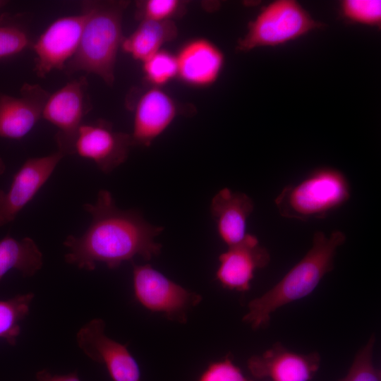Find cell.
Instances as JSON below:
<instances>
[{"mask_svg":"<svg viewBox=\"0 0 381 381\" xmlns=\"http://www.w3.org/2000/svg\"><path fill=\"white\" fill-rule=\"evenodd\" d=\"M228 247L219 257L216 277L224 288L246 291L250 288L256 270L269 264L270 255L260 246L257 237L250 234H246L240 242Z\"/></svg>","mask_w":381,"mask_h":381,"instance_id":"12","label":"cell"},{"mask_svg":"<svg viewBox=\"0 0 381 381\" xmlns=\"http://www.w3.org/2000/svg\"><path fill=\"white\" fill-rule=\"evenodd\" d=\"M64 155L59 151L28 159L7 192L0 189V226L13 222L49 180Z\"/></svg>","mask_w":381,"mask_h":381,"instance_id":"11","label":"cell"},{"mask_svg":"<svg viewBox=\"0 0 381 381\" xmlns=\"http://www.w3.org/2000/svg\"><path fill=\"white\" fill-rule=\"evenodd\" d=\"M104 328L100 318L85 324L76 334L80 349L93 361L104 364L113 381H141L138 364L126 345L108 337Z\"/></svg>","mask_w":381,"mask_h":381,"instance_id":"10","label":"cell"},{"mask_svg":"<svg viewBox=\"0 0 381 381\" xmlns=\"http://www.w3.org/2000/svg\"><path fill=\"white\" fill-rule=\"evenodd\" d=\"M86 13L59 18L51 23L32 44L35 54L34 71L45 78L53 70H64L76 52Z\"/></svg>","mask_w":381,"mask_h":381,"instance_id":"8","label":"cell"},{"mask_svg":"<svg viewBox=\"0 0 381 381\" xmlns=\"http://www.w3.org/2000/svg\"><path fill=\"white\" fill-rule=\"evenodd\" d=\"M322 26L297 1H274L262 8L249 22L246 35L237 42L236 49L246 52L283 45Z\"/></svg>","mask_w":381,"mask_h":381,"instance_id":"5","label":"cell"},{"mask_svg":"<svg viewBox=\"0 0 381 381\" xmlns=\"http://www.w3.org/2000/svg\"><path fill=\"white\" fill-rule=\"evenodd\" d=\"M6 1L0 0V8L6 4Z\"/></svg>","mask_w":381,"mask_h":381,"instance_id":"29","label":"cell"},{"mask_svg":"<svg viewBox=\"0 0 381 381\" xmlns=\"http://www.w3.org/2000/svg\"><path fill=\"white\" fill-rule=\"evenodd\" d=\"M320 365V356L317 352L298 353L280 343L248 361V368L254 377L272 381H309Z\"/></svg>","mask_w":381,"mask_h":381,"instance_id":"13","label":"cell"},{"mask_svg":"<svg viewBox=\"0 0 381 381\" xmlns=\"http://www.w3.org/2000/svg\"><path fill=\"white\" fill-rule=\"evenodd\" d=\"M92 107L85 76L71 80L49 94L42 119L56 127L55 140L58 151L64 156L73 155L76 133Z\"/></svg>","mask_w":381,"mask_h":381,"instance_id":"6","label":"cell"},{"mask_svg":"<svg viewBox=\"0 0 381 381\" xmlns=\"http://www.w3.org/2000/svg\"><path fill=\"white\" fill-rule=\"evenodd\" d=\"M143 71L152 87H161L177 77L176 54L160 49L143 62Z\"/></svg>","mask_w":381,"mask_h":381,"instance_id":"21","label":"cell"},{"mask_svg":"<svg viewBox=\"0 0 381 381\" xmlns=\"http://www.w3.org/2000/svg\"><path fill=\"white\" fill-rule=\"evenodd\" d=\"M198 381H251L226 357L222 361L212 363L202 373Z\"/></svg>","mask_w":381,"mask_h":381,"instance_id":"26","label":"cell"},{"mask_svg":"<svg viewBox=\"0 0 381 381\" xmlns=\"http://www.w3.org/2000/svg\"><path fill=\"white\" fill-rule=\"evenodd\" d=\"M344 18L351 22L369 26L381 25V1L377 0H345L340 4Z\"/></svg>","mask_w":381,"mask_h":381,"instance_id":"23","label":"cell"},{"mask_svg":"<svg viewBox=\"0 0 381 381\" xmlns=\"http://www.w3.org/2000/svg\"><path fill=\"white\" fill-rule=\"evenodd\" d=\"M136 18L140 20L169 21L183 13L186 2L179 0L138 1Z\"/></svg>","mask_w":381,"mask_h":381,"instance_id":"22","label":"cell"},{"mask_svg":"<svg viewBox=\"0 0 381 381\" xmlns=\"http://www.w3.org/2000/svg\"><path fill=\"white\" fill-rule=\"evenodd\" d=\"M6 170V165L2 159V158L0 157V175L3 174Z\"/></svg>","mask_w":381,"mask_h":381,"instance_id":"28","label":"cell"},{"mask_svg":"<svg viewBox=\"0 0 381 381\" xmlns=\"http://www.w3.org/2000/svg\"><path fill=\"white\" fill-rule=\"evenodd\" d=\"M178 113L175 100L161 87L143 92L134 107L132 146L148 147L171 123Z\"/></svg>","mask_w":381,"mask_h":381,"instance_id":"15","label":"cell"},{"mask_svg":"<svg viewBox=\"0 0 381 381\" xmlns=\"http://www.w3.org/2000/svg\"><path fill=\"white\" fill-rule=\"evenodd\" d=\"M83 209L91 215V222L82 235L64 240L66 263L87 271L94 270L97 262L115 269L136 255L148 260L160 253L155 238L163 228L150 224L138 212L119 209L109 191L100 190L96 201Z\"/></svg>","mask_w":381,"mask_h":381,"instance_id":"1","label":"cell"},{"mask_svg":"<svg viewBox=\"0 0 381 381\" xmlns=\"http://www.w3.org/2000/svg\"><path fill=\"white\" fill-rule=\"evenodd\" d=\"M132 146L131 135L116 131L104 120L83 123L76 133L73 155L92 160L108 174L123 163Z\"/></svg>","mask_w":381,"mask_h":381,"instance_id":"9","label":"cell"},{"mask_svg":"<svg viewBox=\"0 0 381 381\" xmlns=\"http://www.w3.org/2000/svg\"><path fill=\"white\" fill-rule=\"evenodd\" d=\"M36 381H80L77 372L67 375H52L47 370H42L36 374Z\"/></svg>","mask_w":381,"mask_h":381,"instance_id":"27","label":"cell"},{"mask_svg":"<svg viewBox=\"0 0 381 381\" xmlns=\"http://www.w3.org/2000/svg\"><path fill=\"white\" fill-rule=\"evenodd\" d=\"M375 341V336L372 334L367 344L356 353L346 376L339 381H381L380 370L373 361Z\"/></svg>","mask_w":381,"mask_h":381,"instance_id":"24","label":"cell"},{"mask_svg":"<svg viewBox=\"0 0 381 381\" xmlns=\"http://www.w3.org/2000/svg\"><path fill=\"white\" fill-rule=\"evenodd\" d=\"M30 46L27 32L14 25H0V59L17 54Z\"/></svg>","mask_w":381,"mask_h":381,"instance_id":"25","label":"cell"},{"mask_svg":"<svg viewBox=\"0 0 381 381\" xmlns=\"http://www.w3.org/2000/svg\"><path fill=\"white\" fill-rule=\"evenodd\" d=\"M351 197V186L339 169H314L298 183L285 186L274 200L281 216L308 221L322 219L344 205Z\"/></svg>","mask_w":381,"mask_h":381,"instance_id":"4","label":"cell"},{"mask_svg":"<svg viewBox=\"0 0 381 381\" xmlns=\"http://www.w3.org/2000/svg\"><path fill=\"white\" fill-rule=\"evenodd\" d=\"M35 294H17L0 300V339L14 346L20 334V323L28 315Z\"/></svg>","mask_w":381,"mask_h":381,"instance_id":"20","label":"cell"},{"mask_svg":"<svg viewBox=\"0 0 381 381\" xmlns=\"http://www.w3.org/2000/svg\"><path fill=\"white\" fill-rule=\"evenodd\" d=\"M49 93L38 84L24 83L20 96L0 92V138L20 140L42 119Z\"/></svg>","mask_w":381,"mask_h":381,"instance_id":"14","label":"cell"},{"mask_svg":"<svg viewBox=\"0 0 381 381\" xmlns=\"http://www.w3.org/2000/svg\"><path fill=\"white\" fill-rule=\"evenodd\" d=\"M42 265V253L31 238L17 239L8 235L0 240V281L11 270L24 277H32Z\"/></svg>","mask_w":381,"mask_h":381,"instance_id":"19","label":"cell"},{"mask_svg":"<svg viewBox=\"0 0 381 381\" xmlns=\"http://www.w3.org/2000/svg\"><path fill=\"white\" fill-rule=\"evenodd\" d=\"M177 33L174 20H141L135 30L123 38L121 47L134 59L143 63L159 51L164 44L173 40Z\"/></svg>","mask_w":381,"mask_h":381,"instance_id":"18","label":"cell"},{"mask_svg":"<svg viewBox=\"0 0 381 381\" xmlns=\"http://www.w3.org/2000/svg\"><path fill=\"white\" fill-rule=\"evenodd\" d=\"M254 204L246 194L224 188L212 198L210 212L220 238L228 246L240 242L246 235L247 219Z\"/></svg>","mask_w":381,"mask_h":381,"instance_id":"17","label":"cell"},{"mask_svg":"<svg viewBox=\"0 0 381 381\" xmlns=\"http://www.w3.org/2000/svg\"><path fill=\"white\" fill-rule=\"evenodd\" d=\"M133 290L145 308L163 312L169 320L186 322L188 311L201 296L174 283L150 265L133 264Z\"/></svg>","mask_w":381,"mask_h":381,"instance_id":"7","label":"cell"},{"mask_svg":"<svg viewBox=\"0 0 381 381\" xmlns=\"http://www.w3.org/2000/svg\"><path fill=\"white\" fill-rule=\"evenodd\" d=\"M177 77L186 84L205 87L218 79L224 64V55L213 42L195 38L185 43L176 54Z\"/></svg>","mask_w":381,"mask_h":381,"instance_id":"16","label":"cell"},{"mask_svg":"<svg viewBox=\"0 0 381 381\" xmlns=\"http://www.w3.org/2000/svg\"><path fill=\"white\" fill-rule=\"evenodd\" d=\"M345 241L346 236L340 231L329 236L317 231L304 257L272 288L248 303V312L243 320L253 329L265 327L276 310L310 295L333 270L337 250Z\"/></svg>","mask_w":381,"mask_h":381,"instance_id":"2","label":"cell"},{"mask_svg":"<svg viewBox=\"0 0 381 381\" xmlns=\"http://www.w3.org/2000/svg\"><path fill=\"white\" fill-rule=\"evenodd\" d=\"M127 1H86L82 11L86 13L80 43L67 62V75L78 72L93 73L109 86L114 82L117 52L123 40L122 18Z\"/></svg>","mask_w":381,"mask_h":381,"instance_id":"3","label":"cell"}]
</instances>
